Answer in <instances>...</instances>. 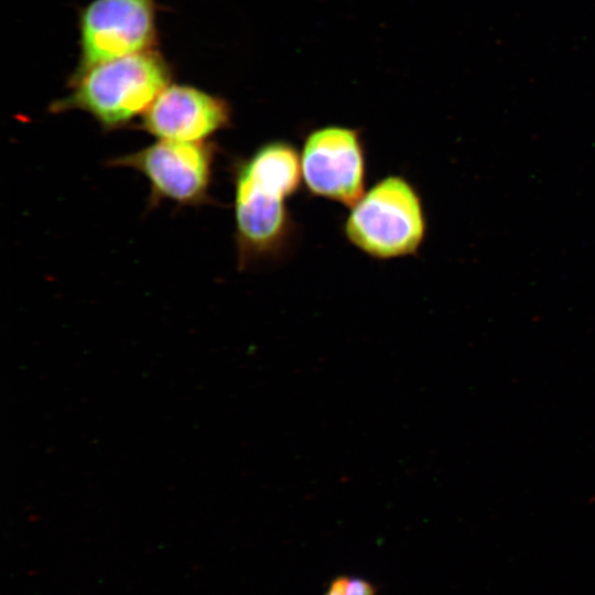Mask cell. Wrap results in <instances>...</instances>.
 <instances>
[{
    "mask_svg": "<svg viewBox=\"0 0 595 595\" xmlns=\"http://www.w3.org/2000/svg\"><path fill=\"white\" fill-rule=\"evenodd\" d=\"M231 117L225 98L192 85L171 83L142 115L139 128L158 140L199 142L228 128Z\"/></svg>",
    "mask_w": 595,
    "mask_h": 595,
    "instance_id": "7",
    "label": "cell"
},
{
    "mask_svg": "<svg viewBox=\"0 0 595 595\" xmlns=\"http://www.w3.org/2000/svg\"><path fill=\"white\" fill-rule=\"evenodd\" d=\"M302 183L314 196L350 207L366 191V153L359 129L327 125L311 130L300 152Z\"/></svg>",
    "mask_w": 595,
    "mask_h": 595,
    "instance_id": "6",
    "label": "cell"
},
{
    "mask_svg": "<svg viewBox=\"0 0 595 595\" xmlns=\"http://www.w3.org/2000/svg\"><path fill=\"white\" fill-rule=\"evenodd\" d=\"M346 595H377V587L364 577L349 580Z\"/></svg>",
    "mask_w": 595,
    "mask_h": 595,
    "instance_id": "8",
    "label": "cell"
},
{
    "mask_svg": "<svg viewBox=\"0 0 595 595\" xmlns=\"http://www.w3.org/2000/svg\"><path fill=\"white\" fill-rule=\"evenodd\" d=\"M155 0H93L78 18L79 60L73 75L110 60L153 50Z\"/></svg>",
    "mask_w": 595,
    "mask_h": 595,
    "instance_id": "5",
    "label": "cell"
},
{
    "mask_svg": "<svg viewBox=\"0 0 595 595\" xmlns=\"http://www.w3.org/2000/svg\"><path fill=\"white\" fill-rule=\"evenodd\" d=\"M349 580L350 578L346 575H338L334 577L329 582L324 595H346Z\"/></svg>",
    "mask_w": 595,
    "mask_h": 595,
    "instance_id": "9",
    "label": "cell"
},
{
    "mask_svg": "<svg viewBox=\"0 0 595 595\" xmlns=\"http://www.w3.org/2000/svg\"><path fill=\"white\" fill-rule=\"evenodd\" d=\"M171 79L172 69L158 51L126 55L72 74L71 93L55 100L50 110H82L105 131L122 129L142 117Z\"/></svg>",
    "mask_w": 595,
    "mask_h": 595,
    "instance_id": "2",
    "label": "cell"
},
{
    "mask_svg": "<svg viewBox=\"0 0 595 595\" xmlns=\"http://www.w3.org/2000/svg\"><path fill=\"white\" fill-rule=\"evenodd\" d=\"M346 239L378 260L415 255L426 235V217L415 187L401 175H387L349 207Z\"/></svg>",
    "mask_w": 595,
    "mask_h": 595,
    "instance_id": "3",
    "label": "cell"
},
{
    "mask_svg": "<svg viewBox=\"0 0 595 595\" xmlns=\"http://www.w3.org/2000/svg\"><path fill=\"white\" fill-rule=\"evenodd\" d=\"M232 178L239 268L281 260L298 232L288 199L302 183L300 152L288 141H268L235 161Z\"/></svg>",
    "mask_w": 595,
    "mask_h": 595,
    "instance_id": "1",
    "label": "cell"
},
{
    "mask_svg": "<svg viewBox=\"0 0 595 595\" xmlns=\"http://www.w3.org/2000/svg\"><path fill=\"white\" fill-rule=\"evenodd\" d=\"M216 147L207 141L158 140L136 152L112 158L110 167H129L150 183V205L170 201L184 206L209 201Z\"/></svg>",
    "mask_w": 595,
    "mask_h": 595,
    "instance_id": "4",
    "label": "cell"
}]
</instances>
